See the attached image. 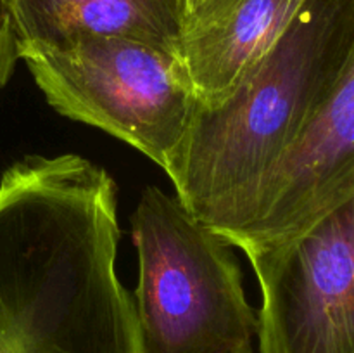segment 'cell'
Instances as JSON below:
<instances>
[{
    "label": "cell",
    "mask_w": 354,
    "mask_h": 353,
    "mask_svg": "<svg viewBox=\"0 0 354 353\" xmlns=\"http://www.w3.org/2000/svg\"><path fill=\"white\" fill-rule=\"evenodd\" d=\"M120 237L102 166L78 154L12 163L0 176V353H142Z\"/></svg>",
    "instance_id": "obj_1"
},
{
    "label": "cell",
    "mask_w": 354,
    "mask_h": 353,
    "mask_svg": "<svg viewBox=\"0 0 354 353\" xmlns=\"http://www.w3.org/2000/svg\"><path fill=\"white\" fill-rule=\"evenodd\" d=\"M353 40L354 0H306L223 102H197L166 173L194 217L220 235L244 224L263 183L327 100Z\"/></svg>",
    "instance_id": "obj_2"
},
{
    "label": "cell",
    "mask_w": 354,
    "mask_h": 353,
    "mask_svg": "<svg viewBox=\"0 0 354 353\" xmlns=\"http://www.w3.org/2000/svg\"><path fill=\"white\" fill-rule=\"evenodd\" d=\"M142 353H254L258 311L234 246L176 196L145 187L131 215Z\"/></svg>",
    "instance_id": "obj_3"
},
{
    "label": "cell",
    "mask_w": 354,
    "mask_h": 353,
    "mask_svg": "<svg viewBox=\"0 0 354 353\" xmlns=\"http://www.w3.org/2000/svg\"><path fill=\"white\" fill-rule=\"evenodd\" d=\"M17 47L52 109L120 138L165 173L171 170L197 107L176 55L111 35Z\"/></svg>",
    "instance_id": "obj_4"
},
{
    "label": "cell",
    "mask_w": 354,
    "mask_h": 353,
    "mask_svg": "<svg viewBox=\"0 0 354 353\" xmlns=\"http://www.w3.org/2000/svg\"><path fill=\"white\" fill-rule=\"evenodd\" d=\"M259 353H354V194L280 246L244 253Z\"/></svg>",
    "instance_id": "obj_5"
},
{
    "label": "cell",
    "mask_w": 354,
    "mask_h": 353,
    "mask_svg": "<svg viewBox=\"0 0 354 353\" xmlns=\"http://www.w3.org/2000/svg\"><path fill=\"white\" fill-rule=\"evenodd\" d=\"M354 194V40L327 100L259 189L248 218L223 237L242 253L303 234Z\"/></svg>",
    "instance_id": "obj_6"
},
{
    "label": "cell",
    "mask_w": 354,
    "mask_h": 353,
    "mask_svg": "<svg viewBox=\"0 0 354 353\" xmlns=\"http://www.w3.org/2000/svg\"><path fill=\"white\" fill-rule=\"evenodd\" d=\"M306 0H203L187 14L178 61L199 106L223 102Z\"/></svg>",
    "instance_id": "obj_7"
},
{
    "label": "cell",
    "mask_w": 354,
    "mask_h": 353,
    "mask_svg": "<svg viewBox=\"0 0 354 353\" xmlns=\"http://www.w3.org/2000/svg\"><path fill=\"white\" fill-rule=\"evenodd\" d=\"M17 45H54L76 35L144 42L178 57L187 0H3Z\"/></svg>",
    "instance_id": "obj_8"
},
{
    "label": "cell",
    "mask_w": 354,
    "mask_h": 353,
    "mask_svg": "<svg viewBox=\"0 0 354 353\" xmlns=\"http://www.w3.org/2000/svg\"><path fill=\"white\" fill-rule=\"evenodd\" d=\"M19 59L17 35L14 30L12 17L3 0H0V90L9 82Z\"/></svg>",
    "instance_id": "obj_9"
},
{
    "label": "cell",
    "mask_w": 354,
    "mask_h": 353,
    "mask_svg": "<svg viewBox=\"0 0 354 353\" xmlns=\"http://www.w3.org/2000/svg\"><path fill=\"white\" fill-rule=\"evenodd\" d=\"M201 2H203V0H187V14H189L194 7L199 6Z\"/></svg>",
    "instance_id": "obj_10"
}]
</instances>
